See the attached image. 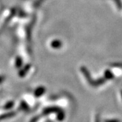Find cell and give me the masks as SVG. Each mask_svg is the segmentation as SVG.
<instances>
[{
    "label": "cell",
    "mask_w": 122,
    "mask_h": 122,
    "mask_svg": "<svg viewBox=\"0 0 122 122\" xmlns=\"http://www.w3.org/2000/svg\"><path fill=\"white\" fill-rule=\"evenodd\" d=\"M15 113L14 112H8L7 113L3 114L1 115H0V121L1 120H4V119H8V118L12 117L15 115Z\"/></svg>",
    "instance_id": "6da1fadb"
},
{
    "label": "cell",
    "mask_w": 122,
    "mask_h": 122,
    "mask_svg": "<svg viewBox=\"0 0 122 122\" xmlns=\"http://www.w3.org/2000/svg\"><path fill=\"white\" fill-rule=\"evenodd\" d=\"M51 46L54 49H58V48H61L62 42H61V41H59V40H54V41H53L52 42Z\"/></svg>",
    "instance_id": "7a4b0ae2"
},
{
    "label": "cell",
    "mask_w": 122,
    "mask_h": 122,
    "mask_svg": "<svg viewBox=\"0 0 122 122\" xmlns=\"http://www.w3.org/2000/svg\"><path fill=\"white\" fill-rule=\"evenodd\" d=\"M105 76L106 78L109 79H111L113 77V74H112V73H111L110 71H109V70H107V71H105Z\"/></svg>",
    "instance_id": "3957f363"
},
{
    "label": "cell",
    "mask_w": 122,
    "mask_h": 122,
    "mask_svg": "<svg viewBox=\"0 0 122 122\" xmlns=\"http://www.w3.org/2000/svg\"><path fill=\"white\" fill-rule=\"evenodd\" d=\"M44 92V88H43V87H39V89H37V90L35 91V95H36L37 96H41Z\"/></svg>",
    "instance_id": "277c9868"
},
{
    "label": "cell",
    "mask_w": 122,
    "mask_h": 122,
    "mask_svg": "<svg viewBox=\"0 0 122 122\" xmlns=\"http://www.w3.org/2000/svg\"><path fill=\"white\" fill-rule=\"evenodd\" d=\"M115 1L116 5L117 6V8L119 10H122V1L121 0H114Z\"/></svg>",
    "instance_id": "5b68a950"
},
{
    "label": "cell",
    "mask_w": 122,
    "mask_h": 122,
    "mask_svg": "<svg viewBox=\"0 0 122 122\" xmlns=\"http://www.w3.org/2000/svg\"><path fill=\"white\" fill-rule=\"evenodd\" d=\"M13 105H14V103L12 102H9L8 103H7L6 105H5L4 109L8 110V109H11V108L13 107Z\"/></svg>",
    "instance_id": "8992f818"
}]
</instances>
